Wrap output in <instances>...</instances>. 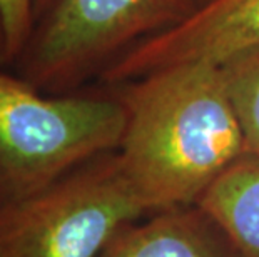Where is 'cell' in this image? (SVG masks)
I'll list each match as a JSON object with an SVG mask.
<instances>
[{"instance_id":"cell-1","label":"cell","mask_w":259,"mask_h":257,"mask_svg":"<svg viewBox=\"0 0 259 257\" xmlns=\"http://www.w3.org/2000/svg\"><path fill=\"white\" fill-rule=\"evenodd\" d=\"M114 87L127 114L117 157L149 214L196 204L247 154L219 65H172Z\"/></svg>"},{"instance_id":"cell-2","label":"cell","mask_w":259,"mask_h":257,"mask_svg":"<svg viewBox=\"0 0 259 257\" xmlns=\"http://www.w3.org/2000/svg\"><path fill=\"white\" fill-rule=\"evenodd\" d=\"M125 122L114 94H46L0 65V207L117 150Z\"/></svg>"},{"instance_id":"cell-3","label":"cell","mask_w":259,"mask_h":257,"mask_svg":"<svg viewBox=\"0 0 259 257\" xmlns=\"http://www.w3.org/2000/svg\"><path fill=\"white\" fill-rule=\"evenodd\" d=\"M199 0H51L14 65L46 94H70L137 43L172 29Z\"/></svg>"},{"instance_id":"cell-4","label":"cell","mask_w":259,"mask_h":257,"mask_svg":"<svg viewBox=\"0 0 259 257\" xmlns=\"http://www.w3.org/2000/svg\"><path fill=\"white\" fill-rule=\"evenodd\" d=\"M149 214L117 150L0 207V257H101L124 226Z\"/></svg>"},{"instance_id":"cell-5","label":"cell","mask_w":259,"mask_h":257,"mask_svg":"<svg viewBox=\"0 0 259 257\" xmlns=\"http://www.w3.org/2000/svg\"><path fill=\"white\" fill-rule=\"evenodd\" d=\"M256 47L259 0H206L181 24L124 52L99 77L114 87L172 65H219Z\"/></svg>"},{"instance_id":"cell-6","label":"cell","mask_w":259,"mask_h":257,"mask_svg":"<svg viewBox=\"0 0 259 257\" xmlns=\"http://www.w3.org/2000/svg\"><path fill=\"white\" fill-rule=\"evenodd\" d=\"M124 226L101 257H239L216 222L199 205L152 212Z\"/></svg>"},{"instance_id":"cell-7","label":"cell","mask_w":259,"mask_h":257,"mask_svg":"<svg viewBox=\"0 0 259 257\" xmlns=\"http://www.w3.org/2000/svg\"><path fill=\"white\" fill-rule=\"evenodd\" d=\"M239 257H259V156L244 154L197 199Z\"/></svg>"},{"instance_id":"cell-8","label":"cell","mask_w":259,"mask_h":257,"mask_svg":"<svg viewBox=\"0 0 259 257\" xmlns=\"http://www.w3.org/2000/svg\"><path fill=\"white\" fill-rule=\"evenodd\" d=\"M247 154L259 156V47L219 64Z\"/></svg>"},{"instance_id":"cell-9","label":"cell","mask_w":259,"mask_h":257,"mask_svg":"<svg viewBox=\"0 0 259 257\" xmlns=\"http://www.w3.org/2000/svg\"><path fill=\"white\" fill-rule=\"evenodd\" d=\"M7 64L14 65L35 27V0H0Z\"/></svg>"},{"instance_id":"cell-10","label":"cell","mask_w":259,"mask_h":257,"mask_svg":"<svg viewBox=\"0 0 259 257\" xmlns=\"http://www.w3.org/2000/svg\"><path fill=\"white\" fill-rule=\"evenodd\" d=\"M0 65H9L7 64V52H5V34H4V25L2 19H0Z\"/></svg>"},{"instance_id":"cell-11","label":"cell","mask_w":259,"mask_h":257,"mask_svg":"<svg viewBox=\"0 0 259 257\" xmlns=\"http://www.w3.org/2000/svg\"><path fill=\"white\" fill-rule=\"evenodd\" d=\"M51 0H35V19L44 12V9L47 7Z\"/></svg>"},{"instance_id":"cell-12","label":"cell","mask_w":259,"mask_h":257,"mask_svg":"<svg viewBox=\"0 0 259 257\" xmlns=\"http://www.w3.org/2000/svg\"><path fill=\"white\" fill-rule=\"evenodd\" d=\"M202 2H206V0H199V4H202Z\"/></svg>"}]
</instances>
